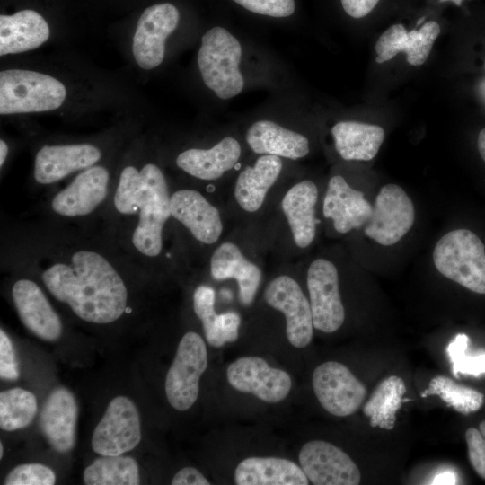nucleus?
<instances>
[{"label":"nucleus","instance_id":"c03bdc74","mask_svg":"<svg viewBox=\"0 0 485 485\" xmlns=\"http://www.w3.org/2000/svg\"><path fill=\"white\" fill-rule=\"evenodd\" d=\"M477 146L481 157L485 162V128L478 135Z\"/></svg>","mask_w":485,"mask_h":485},{"label":"nucleus","instance_id":"a19ab883","mask_svg":"<svg viewBox=\"0 0 485 485\" xmlns=\"http://www.w3.org/2000/svg\"><path fill=\"white\" fill-rule=\"evenodd\" d=\"M172 485H209L208 480L194 467H183L173 476Z\"/></svg>","mask_w":485,"mask_h":485},{"label":"nucleus","instance_id":"de8ad7c7","mask_svg":"<svg viewBox=\"0 0 485 485\" xmlns=\"http://www.w3.org/2000/svg\"><path fill=\"white\" fill-rule=\"evenodd\" d=\"M3 454H4V445L2 443H0V458L1 459L3 458Z\"/></svg>","mask_w":485,"mask_h":485},{"label":"nucleus","instance_id":"7ed1b4c3","mask_svg":"<svg viewBox=\"0 0 485 485\" xmlns=\"http://www.w3.org/2000/svg\"><path fill=\"white\" fill-rule=\"evenodd\" d=\"M66 97V86L49 75L25 69L0 73L2 115L54 110Z\"/></svg>","mask_w":485,"mask_h":485},{"label":"nucleus","instance_id":"e433bc0d","mask_svg":"<svg viewBox=\"0 0 485 485\" xmlns=\"http://www.w3.org/2000/svg\"><path fill=\"white\" fill-rule=\"evenodd\" d=\"M215 292L208 286H199L193 294V309L202 322L204 334L207 335L212 329L217 317L214 308Z\"/></svg>","mask_w":485,"mask_h":485},{"label":"nucleus","instance_id":"8fccbe9b","mask_svg":"<svg viewBox=\"0 0 485 485\" xmlns=\"http://www.w3.org/2000/svg\"><path fill=\"white\" fill-rule=\"evenodd\" d=\"M485 66V65H484Z\"/></svg>","mask_w":485,"mask_h":485},{"label":"nucleus","instance_id":"79ce46f5","mask_svg":"<svg viewBox=\"0 0 485 485\" xmlns=\"http://www.w3.org/2000/svg\"><path fill=\"white\" fill-rule=\"evenodd\" d=\"M344 11L353 18L367 15L379 0H340Z\"/></svg>","mask_w":485,"mask_h":485},{"label":"nucleus","instance_id":"a211bd4d","mask_svg":"<svg viewBox=\"0 0 485 485\" xmlns=\"http://www.w3.org/2000/svg\"><path fill=\"white\" fill-rule=\"evenodd\" d=\"M101 157L100 149L91 144L45 146L35 156L33 176L40 184H51L93 166Z\"/></svg>","mask_w":485,"mask_h":485},{"label":"nucleus","instance_id":"473e14b6","mask_svg":"<svg viewBox=\"0 0 485 485\" xmlns=\"http://www.w3.org/2000/svg\"><path fill=\"white\" fill-rule=\"evenodd\" d=\"M438 395L448 406L462 414L477 411L483 403V394L474 389L456 384L445 375H436L421 396Z\"/></svg>","mask_w":485,"mask_h":485},{"label":"nucleus","instance_id":"9b49d317","mask_svg":"<svg viewBox=\"0 0 485 485\" xmlns=\"http://www.w3.org/2000/svg\"><path fill=\"white\" fill-rule=\"evenodd\" d=\"M307 287L313 327L325 333L340 329L345 312L334 264L325 259L313 261L307 271Z\"/></svg>","mask_w":485,"mask_h":485},{"label":"nucleus","instance_id":"393cba45","mask_svg":"<svg viewBox=\"0 0 485 485\" xmlns=\"http://www.w3.org/2000/svg\"><path fill=\"white\" fill-rule=\"evenodd\" d=\"M238 485H307L302 468L280 457L253 456L243 459L234 471Z\"/></svg>","mask_w":485,"mask_h":485},{"label":"nucleus","instance_id":"f257e3e1","mask_svg":"<svg viewBox=\"0 0 485 485\" xmlns=\"http://www.w3.org/2000/svg\"><path fill=\"white\" fill-rule=\"evenodd\" d=\"M49 293L84 322L111 323L128 305V289L113 264L99 251L80 249L41 273Z\"/></svg>","mask_w":485,"mask_h":485},{"label":"nucleus","instance_id":"0eeeda50","mask_svg":"<svg viewBox=\"0 0 485 485\" xmlns=\"http://www.w3.org/2000/svg\"><path fill=\"white\" fill-rule=\"evenodd\" d=\"M141 441L138 410L128 397H114L94 428L92 448L100 455H119L136 448Z\"/></svg>","mask_w":485,"mask_h":485},{"label":"nucleus","instance_id":"a18cd8bd","mask_svg":"<svg viewBox=\"0 0 485 485\" xmlns=\"http://www.w3.org/2000/svg\"><path fill=\"white\" fill-rule=\"evenodd\" d=\"M8 146L4 140H0V166L2 167L8 154Z\"/></svg>","mask_w":485,"mask_h":485},{"label":"nucleus","instance_id":"6ab92c4d","mask_svg":"<svg viewBox=\"0 0 485 485\" xmlns=\"http://www.w3.org/2000/svg\"><path fill=\"white\" fill-rule=\"evenodd\" d=\"M171 216L200 242L212 244L223 230L219 211L198 191L180 190L170 198Z\"/></svg>","mask_w":485,"mask_h":485},{"label":"nucleus","instance_id":"ddd939ff","mask_svg":"<svg viewBox=\"0 0 485 485\" xmlns=\"http://www.w3.org/2000/svg\"><path fill=\"white\" fill-rule=\"evenodd\" d=\"M226 377L233 388L260 400L277 403L287 398L292 387L290 375L261 357H242L229 365Z\"/></svg>","mask_w":485,"mask_h":485},{"label":"nucleus","instance_id":"412c9836","mask_svg":"<svg viewBox=\"0 0 485 485\" xmlns=\"http://www.w3.org/2000/svg\"><path fill=\"white\" fill-rule=\"evenodd\" d=\"M373 208L363 192L351 188L340 175L333 176L328 184L323 201V215L331 218L335 230L346 234L367 223Z\"/></svg>","mask_w":485,"mask_h":485},{"label":"nucleus","instance_id":"b1692460","mask_svg":"<svg viewBox=\"0 0 485 485\" xmlns=\"http://www.w3.org/2000/svg\"><path fill=\"white\" fill-rule=\"evenodd\" d=\"M241 155L238 141L226 137L210 149L190 148L181 153L176 164L190 175L213 181L235 166Z\"/></svg>","mask_w":485,"mask_h":485},{"label":"nucleus","instance_id":"4c0bfd02","mask_svg":"<svg viewBox=\"0 0 485 485\" xmlns=\"http://www.w3.org/2000/svg\"><path fill=\"white\" fill-rule=\"evenodd\" d=\"M470 463L475 472L485 480V420L479 429L470 428L465 432Z\"/></svg>","mask_w":485,"mask_h":485},{"label":"nucleus","instance_id":"dca6fc26","mask_svg":"<svg viewBox=\"0 0 485 485\" xmlns=\"http://www.w3.org/2000/svg\"><path fill=\"white\" fill-rule=\"evenodd\" d=\"M12 298L21 322L31 332L46 341L60 338L62 322L37 283L18 279L13 285Z\"/></svg>","mask_w":485,"mask_h":485},{"label":"nucleus","instance_id":"6e6552de","mask_svg":"<svg viewBox=\"0 0 485 485\" xmlns=\"http://www.w3.org/2000/svg\"><path fill=\"white\" fill-rule=\"evenodd\" d=\"M312 384L322 408L338 417L354 414L366 395V386L345 365L336 361L318 366L313 373Z\"/></svg>","mask_w":485,"mask_h":485},{"label":"nucleus","instance_id":"58836bf2","mask_svg":"<svg viewBox=\"0 0 485 485\" xmlns=\"http://www.w3.org/2000/svg\"><path fill=\"white\" fill-rule=\"evenodd\" d=\"M245 9L261 15L287 17L295 11L294 0H233Z\"/></svg>","mask_w":485,"mask_h":485},{"label":"nucleus","instance_id":"72a5a7b5","mask_svg":"<svg viewBox=\"0 0 485 485\" xmlns=\"http://www.w3.org/2000/svg\"><path fill=\"white\" fill-rule=\"evenodd\" d=\"M469 338L463 333L457 334L448 344L446 353L452 365V372L455 378L459 374L472 376L485 375V351L476 355H469Z\"/></svg>","mask_w":485,"mask_h":485},{"label":"nucleus","instance_id":"c756f323","mask_svg":"<svg viewBox=\"0 0 485 485\" xmlns=\"http://www.w3.org/2000/svg\"><path fill=\"white\" fill-rule=\"evenodd\" d=\"M406 386L401 378L390 375L383 380L366 402L363 412L373 428L390 430L394 428L396 412L401 406Z\"/></svg>","mask_w":485,"mask_h":485},{"label":"nucleus","instance_id":"39448f33","mask_svg":"<svg viewBox=\"0 0 485 485\" xmlns=\"http://www.w3.org/2000/svg\"><path fill=\"white\" fill-rule=\"evenodd\" d=\"M198 65L205 84L221 99H230L243 89L239 70L242 47L238 40L222 27H214L202 36Z\"/></svg>","mask_w":485,"mask_h":485},{"label":"nucleus","instance_id":"49530a36","mask_svg":"<svg viewBox=\"0 0 485 485\" xmlns=\"http://www.w3.org/2000/svg\"><path fill=\"white\" fill-rule=\"evenodd\" d=\"M451 1L454 4H455L457 6L461 5L463 0H439V2H446Z\"/></svg>","mask_w":485,"mask_h":485},{"label":"nucleus","instance_id":"5701e85b","mask_svg":"<svg viewBox=\"0 0 485 485\" xmlns=\"http://www.w3.org/2000/svg\"><path fill=\"white\" fill-rule=\"evenodd\" d=\"M210 271L216 280L236 279L240 302L246 306L252 304L260 284L261 271L242 255L235 244L226 242L215 251L210 260Z\"/></svg>","mask_w":485,"mask_h":485},{"label":"nucleus","instance_id":"2eb2a0df","mask_svg":"<svg viewBox=\"0 0 485 485\" xmlns=\"http://www.w3.org/2000/svg\"><path fill=\"white\" fill-rule=\"evenodd\" d=\"M109 182L110 173L105 167H89L53 197L51 208L65 217L87 216L105 200Z\"/></svg>","mask_w":485,"mask_h":485},{"label":"nucleus","instance_id":"2f4dec72","mask_svg":"<svg viewBox=\"0 0 485 485\" xmlns=\"http://www.w3.org/2000/svg\"><path fill=\"white\" fill-rule=\"evenodd\" d=\"M38 411L35 395L15 387L0 392V428L5 431L22 429L31 425Z\"/></svg>","mask_w":485,"mask_h":485},{"label":"nucleus","instance_id":"20e7f679","mask_svg":"<svg viewBox=\"0 0 485 485\" xmlns=\"http://www.w3.org/2000/svg\"><path fill=\"white\" fill-rule=\"evenodd\" d=\"M436 269L469 290L485 295V246L471 230L448 232L433 251Z\"/></svg>","mask_w":485,"mask_h":485},{"label":"nucleus","instance_id":"f704fd0d","mask_svg":"<svg viewBox=\"0 0 485 485\" xmlns=\"http://www.w3.org/2000/svg\"><path fill=\"white\" fill-rule=\"evenodd\" d=\"M54 471L41 463H24L15 466L7 474L5 485H53Z\"/></svg>","mask_w":485,"mask_h":485},{"label":"nucleus","instance_id":"aec40b11","mask_svg":"<svg viewBox=\"0 0 485 485\" xmlns=\"http://www.w3.org/2000/svg\"><path fill=\"white\" fill-rule=\"evenodd\" d=\"M439 33L440 27L434 21L427 22L419 30L409 32L403 25L394 24L377 40L375 61L382 64L402 51L409 64L415 66H420L428 59Z\"/></svg>","mask_w":485,"mask_h":485},{"label":"nucleus","instance_id":"f8f14e48","mask_svg":"<svg viewBox=\"0 0 485 485\" xmlns=\"http://www.w3.org/2000/svg\"><path fill=\"white\" fill-rule=\"evenodd\" d=\"M264 296L269 305L284 313L290 344L298 348L309 345L313 333L312 310L298 283L288 276H279L268 285Z\"/></svg>","mask_w":485,"mask_h":485},{"label":"nucleus","instance_id":"1a4fd4ad","mask_svg":"<svg viewBox=\"0 0 485 485\" xmlns=\"http://www.w3.org/2000/svg\"><path fill=\"white\" fill-rule=\"evenodd\" d=\"M414 220V206L404 190L396 184H386L375 198L372 216L364 232L377 243L390 246L410 231Z\"/></svg>","mask_w":485,"mask_h":485},{"label":"nucleus","instance_id":"c85d7f7f","mask_svg":"<svg viewBox=\"0 0 485 485\" xmlns=\"http://www.w3.org/2000/svg\"><path fill=\"white\" fill-rule=\"evenodd\" d=\"M331 134L335 148L344 160H372L384 139L380 126L357 121H340L333 126Z\"/></svg>","mask_w":485,"mask_h":485},{"label":"nucleus","instance_id":"ea45409f","mask_svg":"<svg viewBox=\"0 0 485 485\" xmlns=\"http://www.w3.org/2000/svg\"><path fill=\"white\" fill-rule=\"evenodd\" d=\"M20 376L19 366L13 345L4 331H0V377L5 381H16Z\"/></svg>","mask_w":485,"mask_h":485},{"label":"nucleus","instance_id":"4be33fe9","mask_svg":"<svg viewBox=\"0 0 485 485\" xmlns=\"http://www.w3.org/2000/svg\"><path fill=\"white\" fill-rule=\"evenodd\" d=\"M46 20L34 10H22L0 16V55L37 48L49 38Z\"/></svg>","mask_w":485,"mask_h":485},{"label":"nucleus","instance_id":"37998d69","mask_svg":"<svg viewBox=\"0 0 485 485\" xmlns=\"http://www.w3.org/2000/svg\"><path fill=\"white\" fill-rule=\"evenodd\" d=\"M456 475L449 471L440 472L435 476L431 484L434 485H448L456 484Z\"/></svg>","mask_w":485,"mask_h":485},{"label":"nucleus","instance_id":"f3484780","mask_svg":"<svg viewBox=\"0 0 485 485\" xmlns=\"http://www.w3.org/2000/svg\"><path fill=\"white\" fill-rule=\"evenodd\" d=\"M78 405L75 395L65 387L55 388L40 410L39 425L50 446L67 453L75 445Z\"/></svg>","mask_w":485,"mask_h":485},{"label":"nucleus","instance_id":"f03ea898","mask_svg":"<svg viewBox=\"0 0 485 485\" xmlns=\"http://www.w3.org/2000/svg\"><path fill=\"white\" fill-rule=\"evenodd\" d=\"M170 196L164 175L154 163L140 170L126 166L119 176L113 203L126 216L137 215L131 242L146 257H157L163 248V226L171 216Z\"/></svg>","mask_w":485,"mask_h":485},{"label":"nucleus","instance_id":"09e8293b","mask_svg":"<svg viewBox=\"0 0 485 485\" xmlns=\"http://www.w3.org/2000/svg\"><path fill=\"white\" fill-rule=\"evenodd\" d=\"M482 93H483V94L485 96V81L482 84Z\"/></svg>","mask_w":485,"mask_h":485},{"label":"nucleus","instance_id":"9d476101","mask_svg":"<svg viewBox=\"0 0 485 485\" xmlns=\"http://www.w3.org/2000/svg\"><path fill=\"white\" fill-rule=\"evenodd\" d=\"M178 9L170 3L147 7L139 17L132 42L135 61L143 69H153L163 60L165 41L177 28Z\"/></svg>","mask_w":485,"mask_h":485},{"label":"nucleus","instance_id":"a878e982","mask_svg":"<svg viewBox=\"0 0 485 485\" xmlns=\"http://www.w3.org/2000/svg\"><path fill=\"white\" fill-rule=\"evenodd\" d=\"M316 185L308 180L296 183L282 199V209L290 226L294 241L300 248L308 247L316 232Z\"/></svg>","mask_w":485,"mask_h":485},{"label":"nucleus","instance_id":"7c9ffc66","mask_svg":"<svg viewBox=\"0 0 485 485\" xmlns=\"http://www.w3.org/2000/svg\"><path fill=\"white\" fill-rule=\"evenodd\" d=\"M87 485H137L140 482L137 461L122 454L101 455L87 466L83 474Z\"/></svg>","mask_w":485,"mask_h":485},{"label":"nucleus","instance_id":"cd10ccee","mask_svg":"<svg viewBox=\"0 0 485 485\" xmlns=\"http://www.w3.org/2000/svg\"><path fill=\"white\" fill-rule=\"evenodd\" d=\"M282 169L279 156L263 154L253 167H246L238 176L234 197L239 206L248 212L257 211L277 181Z\"/></svg>","mask_w":485,"mask_h":485},{"label":"nucleus","instance_id":"bb28decb","mask_svg":"<svg viewBox=\"0 0 485 485\" xmlns=\"http://www.w3.org/2000/svg\"><path fill=\"white\" fill-rule=\"evenodd\" d=\"M246 141L256 154L299 159L309 153L308 139L270 120H259L247 131Z\"/></svg>","mask_w":485,"mask_h":485},{"label":"nucleus","instance_id":"c9c22d12","mask_svg":"<svg viewBox=\"0 0 485 485\" xmlns=\"http://www.w3.org/2000/svg\"><path fill=\"white\" fill-rule=\"evenodd\" d=\"M241 318L234 312L217 314L211 331L205 335L210 346L219 348L225 343L234 342L239 336Z\"/></svg>","mask_w":485,"mask_h":485},{"label":"nucleus","instance_id":"423d86ee","mask_svg":"<svg viewBox=\"0 0 485 485\" xmlns=\"http://www.w3.org/2000/svg\"><path fill=\"white\" fill-rule=\"evenodd\" d=\"M207 366L204 340L189 331L179 342L165 378V394L170 405L180 411L192 407L199 392V380Z\"/></svg>","mask_w":485,"mask_h":485},{"label":"nucleus","instance_id":"4468645a","mask_svg":"<svg viewBox=\"0 0 485 485\" xmlns=\"http://www.w3.org/2000/svg\"><path fill=\"white\" fill-rule=\"evenodd\" d=\"M300 467L314 485H357L361 474L340 447L322 440L305 443L298 455Z\"/></svg>","mask_w":485,"mask_h":485}]
</instances>
